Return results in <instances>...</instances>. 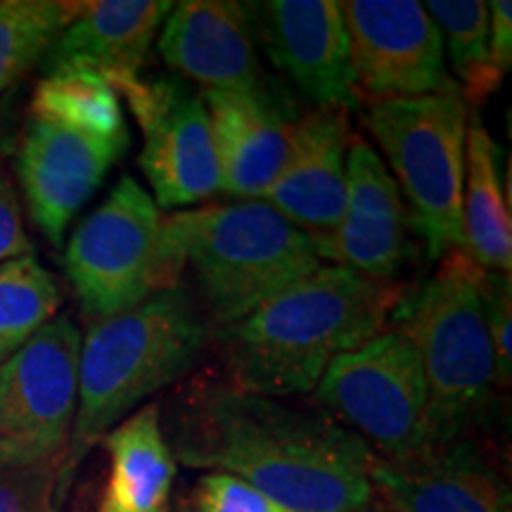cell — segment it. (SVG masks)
Segmentation results:
<instances>
[{"instance_id":"cell-11","label":"cell","mask_w":512,"mask_h":512,"mask_svg":"<svg viewBox=\"0 0 512 512\" xmlns=\"http://www.w3.org/2000/svg\"><path fill=\"white\" fill-rule=\"evenodd\" d=\"M79 358V325L60 313L0 363V437L62 460L79 399Z\"/></svg>"},{"instance_id":"cell-27","label":"cell","mask_w":512,"mask_h":512,"mask_svg":"<svg viewBox=\"0 0 512 512\" xmlns=\"http://www.w3.org/2000/svg\"><path fill=\"white\" fill-rule=\"evenodd\" d=\"M181 512H292L273 501L264 491L242 482L233 475L209 472L192 486L188 496L178 503Z\"/></svg>"},{"instance_id":"cell-29","label":"cell","mask_w":512,"mask_h":512,"mask_svg":"<svg viewBox=\"0 0 512 512\" xmlns=\"http://www.w3.org/2000/svg\"><path fill=\"white\" fill-rule=\"evenodd\" d=\"M24 254H34V245L24 230L22 202H19L15 178L5 162V155L0 152V264Z\"/></svg>"},{"instance_id":"cell-4","label":"cell","mask_w":512,"mask_h":512,"mask_svg":"<svg viewBox=\"0 0 512 512\" xmlns=\"http://www.w3.org/2000/svg\"><path fill=\"white\" fill-rule=\"evenodd\" d=\"M171 278L185 285L211 332L320 268L309 235L264 200H233L164 216Z\"/></svg>"},{"instance_id":"cell-10","label":"cell","mask_w":512,"mask_h":512,"mask_svg":"<svg viewBox=\"0 0 512 512\" xmlns=\"http://www.w3.org/2000/svg\"><path fill=\"white\" fill-rule=\"evenodd\" d=\"M339 10L358 102L460 95L439 27L418 0H344Z\"/></svg>"},{"instance_id":"cell-26","label":"cell","mask_w":512,"mask_h":512,"mask_svg":"<svg viewBox=\"0 0 512 512\" xmlns=\"http://www.w3.org/2000/svg\"><path fill=\"white\" fill-rule=\"evenodd\" d=\"M60 463V458H41L0 467V512H62Z\"/></svg>"},{"instance_id":"cell-3","label":"cell","mask_w":512,"mask_h":512,"mask_svg":"<svg viewBox=\"0 0 512 512\" xmlns=\"http://www.w3.org/2000/svg\"><path fill=\"white\" fill-rule=\"evenodd\" d=\"M211 337L214 332L183 283L152 292L117 316L88 323L81 339L76 415L57 479L62 505L91 448L138 403L185 380Z\"/></svg>"},{"instance_id":"cell-12","label":"cell","mask_w":512,"mask_h":512,"mask_svg":"<svg viewBox=\"0 0 512 512\" xmlns=\"http://www.w3.org/2000/svg\"><path fill=\"white\" fill-rule=\"evenodd\" d=\"M406 202L380 152L351 131L347 202L337 228L309 238L320 264L342 266L377 280H401L415 252Z\"/></svg>"},{"instance_id":"cell-28","label":"cell","mask_w":512,"mask_h":512,"mask_svg":"<svg viewBox=\"0 0 512 512\" xmlns=\"http://www.w3.org/2000/svg\"><path fill=\"white\" fill-rule=\"evenodd\" d=\"M479 292H482L484 318L489 328L491 347L496 361V384L498 389H508L512 380V290L510 275L484 273L479 275Z\"/></svg>"},{"instance_id":"cell-5","label":"cell","mask_w":512,"mask_h":512,"mask_svg":"<svg viewBox=\"0 0 512 512\" xmlns=\"http://www.w3.org/2000/svg\"><path fill=\"white\" fill-rule=\"evenodd\" d=\"M479 275L463 249H453L439 259V271L408 290L392 313V328L420 358L434 446L475 434L498 389Z\"/></svg>"},{"instance_id":"cell-7","label":"cell","mask_w":512,"mask_h":512,"mask_svg":"<svg viewBox=\"0 0 512 512\" xmlns=\"http://www.w3.org/2000/svg\"><path fill=\"white\" fill-rule=\"evenodd\" d=\"M316 401L384 463H411L434 448L420 358L396 328L337 356L320 377Z\"/></svg>"},{"instance_id":"cell-18","label":"cell","mask_w":512,"mask_h":512,"mask_svg":"<svg viewBox=\"0 0 512 512\" xmlns=\"http://www.w3.org/2000/svg\"><path fill=\"white\" fill-rule=\"evenodd\" d=\"M349 112L313 107L297 117L290 155L261 197L309 238L337 228L347 202Z\"/></svg>"},{"instance_id":"cell-21","label":"cell","mask_w":512,"mask_h":512,"mask_svg":"<svg viewBox=\"0 0 512 512\" xmlns=\"http://www.w3.org/2000/svg\"><path fill=\"white\" fill-rule=\"evenodd\" d=\"M463 252L484 273L512 271L510 174L503 192L501 150L477 117L467 126Z\"/></svg>"},{"instance_id":"cell-32","label":"cell","mask_w":512,"mask_h":512,"mask_svg":"<svg viewBox=\"0 0 512 512\" xmlns=\"http://www.w3.org/2000/svg\"><path fill=\"white\" fill-rule=\"evenodd\" d=\"M356 512H392V510H389L387 505H384L380 498H377V494H375V498L366 505V508H361V510H356Z\"/></svg>"},{"instance_id":"cell-22","label":"cell","mask_w":512,"mask_h":512,"mask_svg":"<svg viewBox=\"0 0 512 512\" xmlns=\"http://www.w3.org/2000/svg\"><path fill=\"white\" fill-rule=\"evenodd\" d=\"M29 117L72 128L124 152L131 143L119 93L105 76L91 69L43 74L31 95Z\"/></svg>"},{"instance_id":"cell-16","label":"cell","mask_w":512,"mask_h":512,"mask_svg":"<svg viewBox=\"0 0 512 512\" xmlns=\"http://www.w3.org/2000/svg\"><path fill=\"white\" fill-rule=\"evenodd\" d=\"M159 55L204 93L268 86L247 8L233 0H183L166 15Z\"/></svg>"},{"instance_id":"cell-14","label":"cell","mask_w":512,"mask_h":512,"mask_svg":"<svg viewBox=\"0 0 512 512\" xmlns=\"http://www.w3.org/2000/svg\"><path fill=\"white\" fill-rule=\"evenodd\" d=\"M126 152L50 121L29 117L17 140L15 174L34 226L62 247L69 223Z\"/></svg>"},{"instance_id":"cell-17","label":"cell","mask_w":512,"mask_h":512,"mask_svg":"<svg viewBox=\"0 0 512 512\" xmlns=\"http://www.w3.org/2000/svg\"><path fill=\"white\" fill-rule=\"evenodd\" d=\"M221 192L238 200H261L290 155L297 114L273 83L252 91L204 93Z\"/></svg>"},{"instance_id":"cell-8","label":"cell","mask_w":512,"mask_h":512,"mask_svg":"<svg viewBox=\"0 0 512 512\" xmlns=\"http://www.w3.org/2000/svg\"><path fill=\"white\" fill-rule=\"evenodd\" d=\"M64 268L88 323L176 287L164 254V216L136 178L121 176L81 219L67 242Z\"/></svg>"},{"instance_id":"cell-30","label":"cell","mask_w":512,"mask_h":512,"mask_svg":"<svg viewBox=\"0 0 512 512\" xmlns=\"http://www.w3.org/2000/svg\"><path fill=\"white\" fill-rule=\"evenodd\" d=\"M489 48L494 67L503 76L512 64V5L510 0H494L489 5Z\"/></svg>"},{"instance_id":"cell-2","label":"cell","mask_w":512,"mask_h":512,"mask_svg":"<svg viewBox=\"0 0 512 512\" xmlns=\"http://www.w3.org/2000/svg\"><path fill=\"white\" fill-rule=\"evenodd\" d=\"M406 292L401 280L323 264L211 342L235 387L280 401L306 396L337 356L387 330Z\"/></svg>"},{"instance_id":"cell-15","label":"cell","mask_w":512,"mask_h":512,"mask_svg":"<svg viewBox=\"0 0 512 512\" xmlns=\"http://www.w3.org/2000/svg\"><path fill=\"white\" fill-rule=\"evenodd\" d=\"M370 482L392 512H512L510 484L475 434L411 463L373 458Z\"/></svg>"},{"instance_id":"cell-33","label":"cell","mask_w":512,"mask_h":512,"mask_svg":"<svg viewBox=\"0 0 512 512\" xmlns=\"http://www.w3.org/2000/svg\"><path fill=\"white\" fill-rule=\"evenodd\" d=\"M171 512H181V510H178V505H174V508H171Z\"/></svg>"},{"instance_id":"cell-19","label":"cell","mask_w":512,"mask_h":512,"mask_svg":"<svg viewBox=\"0 0 512 512\" xmlns=\"http://www.w3.org/2000/svg\"><path fill=\"white\" fill-rule=\"evenodd\" d=\"M174 3L166 0H95L60 31L43 57V74L91 69L119 83L140 76L152 41Z\"/></svg>"},{"instance_id":"cell-23","label":"cell","mask_w":512,"mask_h":512,"mask_svg":"<svg viewBox=\"0 0 512 512\" xmlns=\"http://www.w3.org/2000/svg\"><path fill=\"white\" fill-rule=\"evenodd\" d=\"M430 12L444 41V55L451 64L465 105L482 107L503 83V74L494 67L489 48V3L484 0H427Z\"/></svg>"},{"instance_id":"cell-9","label":"cell","mask_w":512,"mask_h":512,"mask_svg":"<svg viewBox=\"0 0 512 512\" xmlns=\"http://www.w3.org/2000/svg\"><path fill=\"white\" fill-rule=\"evenodd\" d=\"M114 91L124 95L143 131L138 164L159 209L192 207L219 195V157L200 93L176 76H133L114 83Z\"/></svg>"},{"instance_id":"cell-25","label":"cell","mask_w":512,"mask_h":512,"mask_svg":"<svg viewBox=\"0 0 512 512\" xmlns=\"http://www.w3.org/2000/svg\"><path fill=\"white\" fill-rule=\"evenodd\" d=\"M76 12L67 0H0V93L46 57Z\"/></svg>"},{"instance_id":"cell-1","label":"cell","mask_w":512,"mask_h":512,"mask_svg":"<svg viewBox=\"0 0 512 512\" xmlns=\"http://www.w3.org/2000/svg\"><path fill=\"white\" fill-rule=\"evenodd\" d=\"M176 463L233 475L292 512H356L375 498L373 451L325 411L245 392L223 373L159 401Z\"/></svg>"},{"instance_id":"cell-6","label":"cell","mask_w":512,"mask_h":512,"mask_svg":"<svg viewBox=\"0 0 512 512\" xmlns=\"http://www.w3.org/2000/svg\"><path fill=\"white\" fill-rule=\"evenodd\" d=\"M363 128L399 185L427 256L463 249L467 105L456 93L368 102Z\"/></svg>"},{"instance_id":"cell-31","label":"cell","mask_w":512,"mask_h":512,"mask_svg":"<svg viewBox=\"0 0 512 512\" xmlns=\"http://www.w3.org/2000/svg\"><path fill=\"white\" fill-rule=\"evenodd\" d=\"M29 460H41V456L31 451V448L17 444V441L0 437V467L15 465V463H29Z\"/></svg>"},{"instance_id":"cell-20","label":"cell","mask_w":512,"mask_h":512,"mask_svg":"<svg viewBox=\"0 0 512 512\" xmlns=\"http://www.w3.org/2000/svg\"><path fill=\"white\" fill-rule=\"evenodd\" d=\"M110 470L95 512H171L178 463L159 420V401L145 403L102 439Z\"/></svg>"},{"instance_id":"cell-13","label":"cell","mask_w":512,"mask_h":512,"mask_svg":"<svg viewBox=\"0 0 512 512\" xmlns=\"http://www.w3.org/2000/svg\"><path fill=\"white\" fill-rule=\"evenodd\" d=\"M245 8L256 46L316 107L349 112L361 105L339 3L266 0Z\"/></svg>"},{"instance_id":"cell-24","label":"cell","mask_w":512,"mask_h":512,"mask_svg":"<svg viewBox=\"0 0 512 512\" xmlns=\"http://www.w3.org/2000/svg\"><path fill=\"white\" fill-rule=\"evenodd\" d=\"M62 290L36 254L0 264V363L57 316Z\"/></svg>"}]
</instances>
